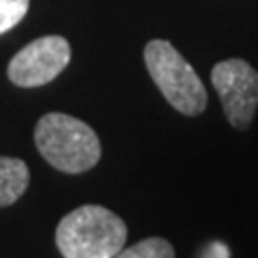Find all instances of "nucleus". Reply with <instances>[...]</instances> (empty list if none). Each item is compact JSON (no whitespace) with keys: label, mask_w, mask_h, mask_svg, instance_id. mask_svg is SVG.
<instances>
[{"label":"nucleus","mask_w":258,"mask_h":258,"mask_svg":"<svg viewBox=\"0 0 258 258\" xmlns=\"http://www.w3.org/2000/svg\"><path fill=\"white\" fill-rule=\"evenodd\" d=\"M144 64L151 80L176 112L198 116L207 110L209 97L203 80L170 41H149L144 47Z\"/></svg>","instance_id":"3"},{"label":"nucleus","mask_w":258,"mask_h":258,"mask_svg":"<svg viewBox=\"0 0 258 258\" xmlns=\"http://www.w3.org/2000/svg\"><path fill=\"white\" fill-rule=\"evenodd\" d=\"M30 0H0V35L24 20L28 13Z\"/></svg>","instance_id":"8"},{"label":"nucleus","mask_w":258,"mask_h":258,"mask_svg":"<svg viewBox=\"0 0 258 258\" xmlns=\"http://www.w3.org/2000/svg\"><path fill=\"white\" fill-rule=\"evenodd\" d=\"M211 82L228 123L241 132L252 127L258 110V71L243 58H228L213 67Z\"/></svg>","instance_id":"4"},{"label":"nucleus","mask_w":258,"mask_h":258,"mask_svg":"<svg viewBox=\"0 0 258 258\" xmlns=\"http://www.w3.org/2000/svg\"><path fill=\"white\" fill-rule=\"evenodd\" d=\"M205 258H230V254H228V249H226V245L213 243V245L205 252Z\"/></svg>","instance_id":"9"},{"label":"nucleus","mask_w":258,"mask_h":258,"mask_svg":"<svg viewBox=\"0 0 258 258\" xmlns=\"http://www.w3.org/2000/svg\"><path fill=\"white\" fill-rule=\"evenodd\" d=\"M71 60V45L60 35L39 37L11 58L7 76L20 88H37L56 80Z\"/></svg>","instance_id":"5"},{"label":"nucleus","mask_w":258,"mask_h":258,"mask_svg":"<svg viewBox=\"0 0 258 258\" xmlns=\"http://www.w3.org/2000/svg\"><path fill=\"white\" fill-rule=\"evenodd\" d=\"M35 144L47 164L67 174H82L101 159V142L95 129L62 112H50L39 118Z\"/></svg>","instance_id":"2"},{"label":"nucleus","mask_w":258,"mask_h":258,"mask_svg":"<svg viewBox=\"0 0 258 258\" xmlns=\"http://www.w3.org/2000/svg\"><path fill=\"white\" fill-rule=\"evenodd\" d=\"M125 241V222L99 205L78 207L56 226V247L62 258H114Z\"/></svg>","instance_id":"1"},{"label":"nucleus","mask_w":258,"mask_h":258,"mask_svg":"<svg viewBox=\"0 0 258 258\" xmlns=\"http://www.w3.org/2000/svg\"><path fill=\"white\" fill-rule=\"evenodd\" d=\"M114 258H174V247L168 239L149 237L136 245L123 247Z\"/></svg>","instance_id":"7"},{"label":"nucleus","mask_w":258,"mask_h":258,"mask_svg":"<svg viewBox=\"0 0 258 258\" xmlns=\"http://www.w3.org/2000/svg\"><path fill=\"white\" fill-rule=\"evenodd\" d=\"M30 183V170L24 159L0 157V207H9L24 196Z\"/></svg>","instance_id":"6"}]
</instances>
